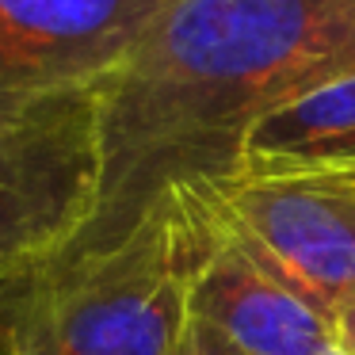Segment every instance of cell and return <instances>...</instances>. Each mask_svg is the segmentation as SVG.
<instances>
[{
  "instance_id": "cell-1",
  "label": "cell",
  "mask_w": 355,
  "mask_h": 355,
  "mask_svg": "<svg viewBox=\"0 0 355 355\" xmlns=\"http://www.w3.org/2000/svg\"><path fill=\"white\" fill-rule=\"evenodd\" d=\"M344 73H355V0H172L96 88L92 210L46 263L115 248L172 187L233 180L252 123Z\"/></svg>"
},
{
  "instance_id": "cell-2",
  "label": "cell",
  "mask_w": 355,
  "mask_h": 355,
  "mask_svg": "<svg viewBox=\"0 0 355 355\" xmlns=\"http://www.w3.org/2000/svg\"><path fill=\"white\" fill-rule=\"evenodd\" d=\"M218 225L214 187H172L115 248L0 283L12 355H172Z\"/></svg>"
},
{
  "instance_id": "cell-3",
  "label": "cell",
  "mask_w": 355,
  "mask_h": 355,
  "mask_svg": "<svg viewBox=\"0 0 355 355\" xmlns=\"http://www.w3.org/2000/svg\"><path fill=\"white\" fill-rule=\"evenodd\" d=\"M100 176L96 92L0 130V283L54 260L85 225Z\"/></svg>"
},
{
  "instance_id": "cell-4",
  "label": "cell",
  "mask_w": 355,
  "mask_h": 355,
  "mask_svg": "<svg viewBox=\"0 0 355 355\" xmlns=\"http://www.w3.org/2000/svg\"><path fill=\"white\" fill-rule=\"evenodd\" d=\"M172 0H0V130L111 80Z\"/></svg>"
},
{
  "instance_id": "cell-5",
  "label": "cell",
  "mask_w": 355,
  "mask_h": 355,
  "mask_svg": "<svg viewBox=\"0 0 355 355\" xmlns=\"http://www.w3.org/2000/svg\"><path fill=\"white\" fill-rule=\"evenodd\" d=\"M214 195L225 222L302 291L332 306L355 283V184L233 176Z\"/></svg>"
},
{
  "instance_id": "cell-6",
  "label": "cell",
  "mask_w": 355,
  "mask_h": 355,
  "mask_svg": "<svg viewBox=\"0 0 355 355\" xmlns=\"http://www.w3.org/2000/svg\"><path fill=\"white\" fill-rule=\"evenodd\" d=\"M218 199V195H214ZM218 245L191 294V313L210 321L245 355H313L336 344L332 306L302 291L252 248L218 207Z\"/></svg>"
},
{
  "instance_id": "cell-7",
  "label": "cell",
  "mask_w": 355,
  "mask_h": 355,
  "mask_svg": "<svg viewBox=\"0 0 355 355\" xmlns=\"http://www.w3.org/2000/svg\"><path fill=\"white\" fill-rule=\"evenodd\" d=\"M237 176L355 184V73L324 80L252 123Z\"/></svg>"
},
{
  "instance_id": "cell-8",
  "label": "cell",
  "mask_w": 355,
  "mask_h": 355,
  "mask_svg": "<svg viewBox=\"0 0 355 355\" xmlns=\"http://www.w3.org/2000/svg\"><path fill=\"white\" fill-rule=\"evenodd\" d=\"M172 355H245V352H241L233 340H225L210 321H202V317L191 313V321H187V329H184V336H180V344Z\"/></svg>"
},
{
  "instance_id": "cell-9",
  "label": "cell",
  "mask_w": 355,
  "mask_h": 355,
  "mask_svg": "<svg viewBox=\"0 0 355 355\" xmlns=\"http://www.w3.org/2000/svg\"><path fill=\"white\" fill-rule=\"evenodd\" d=\"M332 321H336V340L355 355V283L332 302Z\"/></svg>"
},
{
  "instance_id": "cell-10",
  "label": "cell",
  "mask_w": 355,
  "mask_h": 355,
  "mask_svg": "<svg viewBox=\"0 0 355 355\" xmlns=\"http://www.w3.org/2000/svg\"><path fill=\"white\" fill-rule=\"evenodd\" d=\"M313 355H352V352H347V347H344V344H340V340H336V344H324V347H317Z\"/></svg>"
},
{
  "instance_id": "cell-11",
  "label": "cell",
  "mask_w": 355,
  "mask_h": 355,
  "mask_svg": "<svg viewBox=\"0 0 355 355\" xmlns=\"http://www.w3.org/2000/svg\"><path fill=\"white\" fill-rule=\"evenodd\" d=\"M0 355H12V344H8V332H4V324H0Z\"/></svg>"
}]
</instances>
